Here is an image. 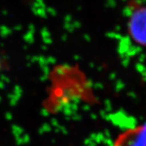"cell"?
Instances as JSON below:
<instances>
[{
    "label": "cell",
    "mask_w": 146,
    "mask_h": 146,
    "mask_svg": "<svg viewBox=\"0 0 146 146\" xmlns=\"http://www.w3.org/2000/svg\"><path fill=\"white\" fill-rule=\"evenodd\" d=\"M127 32L136 46L146 48V5H131L127 16Z\"/></svg>",
    "instance_id": "6da1fadb"
},
{
    "label": "cell",
    "mask_w": 146,
    "mask_h": 146,
    "mask_svg": "<svg viewBox=\"0 0 146 146\" xmlns=\"http://www.w3.org/2000/svg\"><path fill=\"white\" fill-rule=\"evenodd\" d=\"M111 146H146V122L120 132Z\"/></svg>",
    "instance_id": "7a4b0ae2"
}]
</instances>
